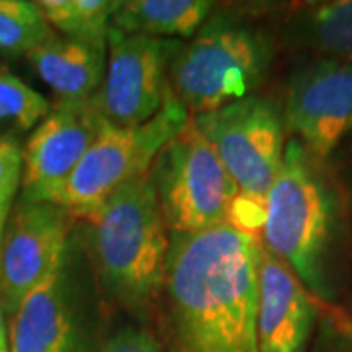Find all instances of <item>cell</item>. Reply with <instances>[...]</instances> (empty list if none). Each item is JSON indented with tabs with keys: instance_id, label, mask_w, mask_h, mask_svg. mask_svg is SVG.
<instances>
[{
	"instance_id": "6da1fadb",
	"label": "cell",
	"mask_w": 352,
	"mask_h": 352,
	"mask_svg": "<svg viewBox=\"0 0 352 352\" xmlns=\"http://www.w3.org/2000/svg\"><path fill=\"white\" fill-rule=\"evenodd\" d=\"M256 241L227 223L170 235L161 296L166 352H258Z\"/></svg>"
},
{
	"instance_id": "7a4b0ae2",
	"label": "cell",
	"mask_w": 352,
	"mask_h": 352,
	"mask_svg": "<svg viewBox=\"0 0 352 352\" xmlns=\"http://www.w3.org/2000/svg\"><path fill=\"white\" fill-rule=\"evenodd\" d=\"M263 247L319 300L335 294L340 196L323 161L298 139L286 141L282 166L264 200Z\"/></svg>"
},
{
	"instance_id": "3957f363",
	"label": "cell",
	"mask_w": 352,
	"mask_h": 352,
	"mask_svg": "<svg viewBox=\"0 0 352 352\" xmlns=\"http://www.w3.org/2000/svg\"><path fill=\"white\" fill-rule=\"evenodd\" d=\"M80 221L88 227V258L106 296L133 315L161 302L170 233L149 173L116 190Z\"/></svg>"
},
{
	"instance_id": "277c9868",
	"label": "cell",
	"mask_w": 352,
	"mask_h": 352,
	"mask_svg": "<svg viewBox=\"0 0 352 352\" xmlns=\"http://www.w3.org/2000/svg\"><path fill=\"white\" fill-rule=\"evenodd\" d=\"M272 59L274 43L263 25L239 10L215 8L180 43L168 67V87L190 116L212 112L251 96Z\"/></svg>"
},
{
	"instance_id": "5b68a950",
	"label": "cell",
	"mask_w": 352,
	"mask_h": 352,
	"mask_svg": "<svg viewBox=\"0 0 352 352\" xmlns=\"http://www.w3.org/2000/svg\"><path fill=\"white\" fill-rule=\"evenodd\" d=\"M90 258L69 241L59 264L8 317L10 352H102V305Z\"/></svg>"
},
{
	"instance_id": "8992f818",
	"label": "cell",
	"mask_w": 352,
	"mask_h": 352,
	"mask_svg": "<svg viewBox=\"0 0 352 352\" xmlns=\"http://www.w3.org/2000/svg\"><path fill=\"white\" fill-rule=\"evenodd\" d=\"M190 118L186 106L168 87L161 110L149 122L113 126L104 120L100 135L51 204L65 208L75 219L85 217L116 190L147 175L157 155L186 127Z\"/></svg>"
},
{
	"instance_id": "52a82bcc",
	"label": "cell",
	"mask_w": 352,
	"mask_h": 352,
	"mask_svg": "<svg viewBox=\"0 0 352 352\" xmlns=\"http://www.w3.org/2000/svg\"><path fill=\"white\" fill-rule=\"evenodd\" d=\"M149 176L170 235H196L226 226L239 196L235 180L192 118L157 155Z\"/></svg>"
},
{
	"instance_id": "ba28073f",
	"label": "cell",
	"mask_w": 352,
	"mask_h": 352,
	"mask_svg": "<svg viewBox=\"0 0 352 352\" xmlns=\"http://www.w3.org/2000/svg\"><path fill=\"white\" fill-rule=\"evenodd\" d=\"M241 194L264 201L286 149L284 108L272 96L251 94L192 116Z\"/></svg>"
},
{
	"instance_id": "9c48e42d",
	"label": "cell",
	"mask_w": 352,
	"mask_h": 352,
	"mask_svg": "<svg viewBox=\"0 0 352 352\" xmlns=\"http://www.w3.org/2000/svg\"><path fill=\"white\" fill-rule=\"evenodd\" d=\"M182 41L110 28L106 75L92 106L113 126L149 122L163 106L168 90V67Z\"/></svg>"
},
{
	"instance_id": "30bf717a",
	"label": "cell",
	"mask_w": 352,
	"mask_h": 352,
	"mask_svg": "<svg viewBox=\"0 0 352 352\" xmlns=\"http://www.w3.org/2000/svg\"><path fill=\"white\" fill-rule=\"evenodd\" d=\"M73 221L57 204L16 200L0 241V307L6 319L59 264Z\"/></svg>"
},
{
	"instance_id": "8fae6325",
	"label": "cell",
	"mask_w": 352,
	"mask_h": 352,
	"mask_svg": "<svg viewBox=\"0 0 352 352\" xmlns=\"http://www.w3.org/2000/svg\"><path fill=\"white\" fill-rule=\"evenodd\" d=\"M282 108L286 133L325 161L352 133V61L319 57L296 69Z\"/></svg>"
},
{
	"instance_id": "7c38bea8",
	"label": "cell",
	"mask_w": 352,
	"mask_h": 352,
	"mask_svg": "<svg viewBox=\"0 0 352 352\" xmlns=\"http://www.w3.org/2000/svg\"><path fill=\"white\" fill-rule=\"evenodd\" d=\"M102 126L104 118L90 100L78 104L55 102L25 141L18 200L51 204L100 135Z\"/></svg>"
},
{
	"instance_id": "4fadbf2b",
	"label": "cell",
	"mask_w": 352,
	"mask_h": 352,
	"mask_svg": "<svg viewBox=\"0 0 352 352\" xmlns=\"http://www.w3.org/2000/svg\"><path fill=\"white\" fill-rule=\"evenodd\" d=\"M254 261L258 352H303L317 317L314 296L261 241Z\"/></svg>"
},
{
	"instance_id": "5bb4252c",
	"label": "cell",
	"mask_w": 352,
	"mask_h": 352,
	"mask_svg": "<svg viewBox=\"0 0 352 352\" xmlns=\"http://www.w3.org/2000/svg\"><path fill=\"white\" fill-rule=\"evenodd\" d=\"M106 51L55 34L25 59L55 92L57 102L78 104L92 100L98 92L106 75Z\"/></svg>"
},
{
	"instance_id": "9a60e30c",
	"label": "cell",
	"mask_w": 352,
	"mask_h": 352,
	"mask_svg": "<svg viewBox=\"0 0 352 352\" xmlns=\"http://www.w3.org/2000/svg\"><path fill=\"white\" fill-rule=\"evenodd\" d=\"M214 10L210 0H120L112 28L151 38L190 39Z\"/></svg>"
},
{
	"instance_id": "2e32d148",
	"label": "cell",
	"mask_w": 352,
	"mask_h": 352,
	"mask_svg": "<svg viewBox=\"0 0 352 352\" xmlns=\"http://www.w3.org/2000/svg\"><path fill=\"white\" fill-rule=\"evenodd\" d=\"M284 36L325 59L352 61V0L305 4L289 16Z\"/></svg>"
},
{
	"instance_id": "e0dca14e",
	"label": "cell",
	"mask_w": 352,
	"mask_h": 352,
	"mask_svg": "<svg viewBox=\"0 0 352 352\" xmlns=\"http://www.w3.org/2000/svg\"><path fill=\"white\" fill-rule=\"evenodd\" d=\"M36 4L57 36L108 50V32L120 0H39Z\"/></svg>"
},
{
	"instance_id": "ac0fdd59",
	"label": "cell",
	"mask_w": 352,
	"mask_h": 352,
	"mask_svg": "<svg viewBox=\"0 0 352 352\" xmlns=\"http://www.w3.org/2000/svg\"><path fill=\"white\" fill-rule=\"evenodd\" d=\"M53 36L36 2L0 0V53L28 55Z\"/></svg>"
},
{
	"instance_id": "d6986e66",
	"label": "cell",
	"mask_w": 352,
	"mask_h": 352,
	"mask_svg": "<svg viewBox=\"0 0 352 352\" xmlns=\"http://www.w3.org/2000/svg\"><path fill=\"white\" fill-rule=\"evenodd\" d=\"M51 106L43 94L0 63V124L12 122L20 131L34 129L51 112Z\"/></svg>"
},
{
	"instance_id": "ffe728a7",
	"label": "cell",
	"mask_w": 352,
	"mask_h": 352,
	"mask_svg": "<svg viewBox=\"0 0 352 352\" xmlns=\"http://www.w3.org/2000/svg\"><path fill=\"white\" fill-rule=\"evenodd\" d=\"M24 147L16 133L0 135V241L22 186Z\"/></svg>"
},
{
	"instance_id": "44dd1931",
	"label": "cell",
	"mask_w": 352,
	"mask_h": 352,
	"mask_svg": "<svg viewBox=\"0 0 352 352\" xmlns=\"http://www.w3.org/2000/svg\"><path fill=\"white\" fill-rule=\"evenodd\" d=\"M102 352H164V349L147 329L127 323L104 340Z\"/></svg>"
},
{
	"instance_id": "7402d4cb",
	"label": "cell",
	"mask_w": 352,
	"mask_h": 352,
	"mask_svg": "<svg viewBox=\"0 0 352 352\" xmlns=\"http://www.w3.org/2000/svg\"><path fill=\"white\" fill-rule=\"evenodd\" d=\"M0 352H10L8 351V335H6V325H4L2 307H0Z\"/></svg>"
}]
</instances>
